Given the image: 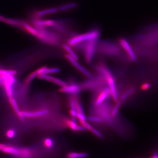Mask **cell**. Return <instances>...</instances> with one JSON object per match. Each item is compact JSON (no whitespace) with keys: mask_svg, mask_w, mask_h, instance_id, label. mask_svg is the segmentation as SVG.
I'll list each match as a JSON object with an SVG mask.
<instances>
[{"mask_svg":"<svg viewBox=\"0 0 158 158\" xmlns=\"http://www.w3.org/2000/svg\"><path fill=\"white\" fill-rule=\"evenodd\" d=\"M134 91V89L133 88H131L129 89V90L127 91L126 92H125L121 97V99L120 100L123 102L125 100H126L128 97L130 96V95L132 94Z\"/></svg>","mask_w":158,"mask_h":158,"instance_id":"obj_18","label":"cell"},{"mask_svg":"<svg viewBox=\"0 0 158 158\" xmlns=\"http://www.w3.org/2000/svg\"><path fill=\"white\" fill-rule=\"evenodd\" d=\"M91 131L98 138H102L103 137L102 134L99 131L96 130V129H95V128H93V127Z\"/></svg>","mask_w":158,"mask_h":158,"instance_id":"obj_23","label":"cell"},{"mask_svg":"<svg viewBox=\"0 0 158 158\" xmlns=\"http://www.w3.org/2000/svg\"><path fill=\"white\" fill-rule=\"evenodd\" d=\"M119 43L120 45L126 51L130 60L133 62H135L137 60L136 55L128 40L124 37H120L119 39Z\"/></svg>","mask_w":158,"mask_h":158,"instance_id":"obj_4","label":"cell"},{"mask_svg":"<svg viewBox=\"0 0 158 158\" xmlns=\"http://www.w3.org/2000/svg\"><path fill=\"white\" fill-rule=\"evenodd\" d=\"M49 113V111L47 110H44L37 111L35 112H22L23 117H39V116H44L47 115Z\"/></svg>","mask_w":158,"mask_h":158,"instance_id":"obj_11","label":"cell"},{"mask_svg":"<svg viewBox=\"0 0 158 158\" xmlns=\"http://www.w3.org/2000/svg\"><path fill=\"white\" fill-rule=\"evenodd\" d=\"M81 124H82V126H83V127H84L87 130H89L91 131L92 129L93 128V127L91 124L87 123L86 121H85V122H81Z\"/></svg>","mask_w":158,"mask_h":158,"instance_id":"obj_24","label":"cell"},{"mask_svg":"<svg viewBox=\"0 0 158 158\" xmlns=\"http://www.w3.org/2000/svg\"><path fill=\"white\" fill-rule=\"evenodd\" d=\"M65 57H66L67 60H69V62H70V63L73 64L74 67H76L78 70H79L81 73H83L86 76L89 77H91V73L88 71H87L85 68H84L83 66L80 65L77 62V60L73 59V57H71V56H70L68 54H66L65 55Z\"/></svg>","mask_w":158,"mask_h":158,"instance_id":"obj_5","label":"cell"},{"mask_svg":"<svg viewBox=\"0 0 158 158\" xmlns=\"http://www.w3.org/2000/svg\"><path fill=\"white\" fill-rule=\"evenodd\" d=\"M149 158H158V154L157 153L155 152V153L154 154L153 156L152 157Z\"/></svg>","mask_w":158,"mask_h":158,"instance_id":"obj_30","label":"cell"},{"mask_svg":"<svg viewBox=\"0 0 158 158\" xmlns=\"http://www.w3.org/2000/svg\"><path fill=\"white\" fill-rule=\"evenodd\" d=\"M0 84L1 85H2L3 86H4V80L3 78L2 77L1 75H0Z\"/></svg>","mask_w":158,"mask_h":158,"instance_id":"obj_29","label":"cell"},{"mask_svg":"<svg viewBox=\"0 0 158 158\" xmlns=\"http://www.w3.org/2000/svg\"><path fill=\"white\" fill-rule=\"evenodd\" d=\"M77 114V113L76 110H71V111H70V114H71V116L73 117H76Z\"/></svg>","mask_w":158,"mask_h":158,"instance_id":"obj_28","label":"cell"},{"mask_svg":"<svg viewBox=\"0 0 158 158\" xmlns=\"http://www.w3.org/2000/svg\"><path fill=\"white\" fill-rule=\"evenodd\" d=\"M122 102L120 100L119 101H117V104H116V106L114 107V110L112 111V116L114 117H115L118 114V111L119 110V109L121 106V105H122Z\"/></svg>","mask_w":158,"mask_h":158,"instance_id":"obj_17","label":"cell"},{"mask_svg":"<svg viewBox=\"0 0 158 158\" xmlns=\"http://www.w3.org/2000/svg\"><path fill=\"white\" fill-rule=\"evenodd\" d=\"M77 7V3H70L65 4V5H63V6H62L60 7L59 8V10H60V11H67V10H72V9H74V8H76Z\"/></svg>","mask_w":158,"mask_h":158,"instance_id":"obj_16","label":"cell"},{"mask_svg":"<svg viewBox=\"0 0 158 158\" xmlns=\"http://www.w3.org/2000/svg\"><path fill=\"white\" fill-rule=\"evenodd\" d=\"M60 70L59 68H49L48 69L47 68L45 69L44 71L42 74H50V73H57L60 72Z\"/></svg>","mask_w":158,"mask_h":158,"instance_id":"obj_20","label":"cell"},{"mask_svg":"<svg viewBox=\"0 0 158 158\" xmlns=\"http://www.w3.org/2000/svg\"><path fill=\"white\" fill-rule=\"evenodd\" d=\"M101 34V32L98 28L92 29L89 31L84 33H77L67 40L68 44L70 47H73L75 45L83 42L91 40H98Z\"/></svg>","mask_w":158,"mask_h":158,"instance_id":"obj_1","label":"cell"},{"mask_svg":"<svg viewBox=\"0 0 158 158\" xmlns=\"http://www.w3.org/2000/svg\"><path fill=\"white\" fill-rule=\"evenodd\" d=\"M70 108L71 110H76V103H75V100L73 98H71L70 101Z\"/></svg>","mask_w":158,"mask_h":158,"instance_id":"obj_25","label":"cell"},{"mask_svg":"<svg viewBox=\"0 0 158 158\" xmlns=\"http://www.w3.org/2000/svg\"><path fill=\"white\" fill-rule=\"evenodd\" d=\"M44 148L46 149L47 152L49 153H54L56 149V145L52 139L47 138L45 139L44 141Z\"/></svg>","mask_w":158,"mask_h":158,"instance_id":"obj_10","label":"cell"},{"mask_svg":"<svg viewBox=\"0 0 158 158\" xmlns=\"http://www.w3.org/2000/svg\"><path fill=\"white\" fill-rule=\"evenodd\" d=\"M80 121V122H85L86 121L87 118L84 114L82 113H77L76 117Z\"/></svg>","mask_w":158,"mask_h":158,"instance_id":"obj_21","label":"cell"},{"mask_svg":"<svg viewBox=\"0 0 158 158\" xmlns=\"http://www.w3.org/2000/svg\"><path fill=\"white\" fill-rule=\"evenodd\" d=\"M88 157V154L86 152H70L66 155V158H87Z\"/></svg>","mask_w":158,"mask_h":158,"instance_id":"obj_12","label":"cell"},{"mask_svg":"<svg viewBox=\"0 0 158 158\" xmlns=\"http://www.w3.org/2000/svg\"><path fill=\"white\" fill-rule=\"evenodd\" d=\"M38 78L40 79H45V80L50 81V82L53 83L55 84L62 87L65 86L67 84V83L64 82L63 80L58 79V78H55V77L51 76H49L47 74H40L39 75Z\"/></svg>","mask_w":158,"mask_h":158,"instance_id":"obj_8","label":"cell"},{"mask_svg":"<svg viewBox=\"0 0 158 158\" xmlns=\"http://www.w3.org/2000/svg\"><path fill=\"white\" fill-rule=\"evenodd\" d=\"M15 130H9L7 132V135L9 138H13L15 135Z\"/></svg>","mask_w":158,"mask_h":158,"instance_id":"obj_26","label":"cell"},{"mask_svg":"<svg viewBox=\"0 0 158 158\" xmlns=\"http://www.w3.org/2000/svg\"><path fill=\"white\" fill-rule=\"evenodd\" d=\"M87 120L91 122H95V123H100L102 122V120L100 118L97 117H90L87 118Z\"/></svg>","mask_w":158,"mask_h":158,"instance_id":"obj_22","label":"cell"},{"mask_svg":"<svg viewBox=\"0 0 158 158\" xmlns=\"http://www.w3.org/2000/svg\"><path fill=\"white\" fill-rule=\"evenodd\" d=\"M60 92L67 93L76 94L79 93L80 91V87L79 85L76 84H70L63 87L60 89Z\"/></svg>","mask_w":158,"mask_h":158,"instance_id":"obj_7","label":"cell"},{"mask_svg":"<svg viewBox=\"0 0 158 158\" xmlns=\"http://www.w3.org/2000/svg\"><path fill=\"white\" fill-rule=\"evenodd\" d=\"M98 40L99 39L91 40L80 43L73 47L82 49L86 61L87 63H90L91 62L94 57Z\"/></svg>","mask_w":158,"mask_h":158,"instance_id":"obj_2","label":"cell"},{"mask_svg":"<svg viewBox=\"0 0 158 158\" xmlns=\"http://www.w3.org/2000/svg\"><path fill=\"white\" fill-rule=\"evenodd\" d=\"M10 100L11 104H12V106H13V109L15 110L16 114L19 116V118H20L22 121H24V117H23V115H22V112L19 110V108L18 107V105H17V103H16L15 100L14 99L13 97H12L10 98Z\"/></svg>","mask_w":158,"mask_h":158,"instance_id":"obj_14","label":"cell"},{"mask_svg":"<svg viewBox=\"0 0 158 158\" xmlns=\"http://www.w3.org/2000/svg\"><path fill=\"white\" fill-rule=\"evenodd\" d=\"M106 79L110 87L109 89L110 91L111 94L113 96L114 101L117 102L118 100V94H117L114 78H113V76H111L107 77Z\"/></svg>","mask_w":158,"mask_h":158,"instance_id":"obj_6","label":"cell"},{"mask_svg":"<svg viewBox=\"0 0 158 158\" xmlns=\"http://www.w3.org/2000/svg\"><path fill=\"white\" fill-rule=\"evenodd\" d=\"M67 124L68 126L73 131H78V126L76 123V122H73L72 120L69 121L67 122Z\"/></svg>","mask_w":158,"mask_h":158,"instance_id":"obj_19","label":"cell"},{"mask_svg":"<svg viewBox=\"0 0 158 158\" xmlns=\"http://www.w3.org/2000/svg\"><path fill=\"white\" fill-rule=\"evenodd\" d=\"M96 50L101 53L107 55H116L120 53V45L110 40L99 41L97 45Z\"/></svg>","mask_w":158,"mask_h":158,"instance_id":"obj_3","label":"cell"},{"mask_svg":"<svg viewBox=\"0 0 158 158\" xmlns=\"http://www.w3.org/2000/svg\"><path fill=\"white\" fill-rule=\"evenodd\" d=\"M110 94L111 92L110 89L108 88L103 89L96 100L95 104L96 106H99L100 105L102 102H103L109 97Z\"/></svg>","mask_w":158,"mask_h":158,"instance_id":"obj_9","label":"cell"},{"mask_svg":"<svg viewBox=\"0 0 158 158\" xmlns=\"http://www.w3.org/2000/svg\"><path fill=\"white\" fill-rule=\"evenodd\" d=\"M47 68L46 67H41V68H40L39 70H36L35 72H33L29 75V76L28 77L27 79L26 80V84H29L32 80H33L34 78L37 76H38L40 74H42L43 73L44 70H45L46 68Z\"/></svg>","mask_w":158,"mask_h":158,"instance_id":"obj_13","label":"cell"},{"mask_svg":"<svg viewBox=\"0 0 158 158\" xmlns=\"http://www.w3.org/2000/svg\"><path fill=\"white\" fill-rule=\"evenodd\" d=\"M63 47L64 49L68 53V54H69L68 55L73 57V59H75V60H79L77 55L75 53V52L73 51L70 46H69L68 44H64L63 45Z\"/></svg>","mask_w":158,"mask_h":158,"instance_id":"obj_15","label":"cell"},{"mask_svg":"<svg viewBox=\"0 0 158 158\" xmlns=\"http://www.w3.org/2000/svg\"><path fill=\"white\" fill-rule=\"evenodd\" d=\"M151 87V84L149 83H144L141 87L143 90H147L149 88H150Z\"/></svg>","mask_w":158,"mask_h":158,"instance_id":"obj_27","label":"cell"}]
</instances>
